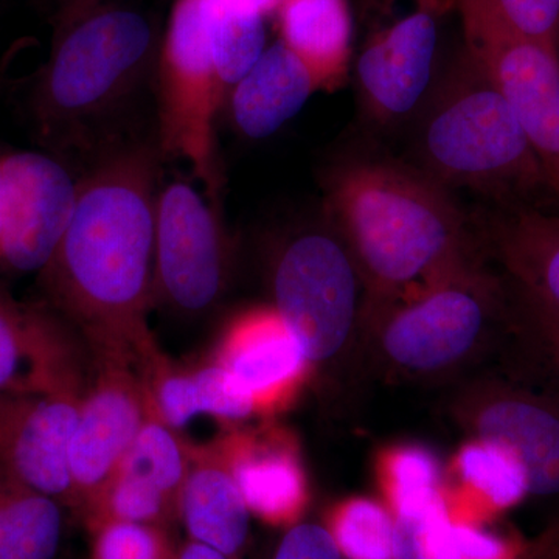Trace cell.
Here are the masks:
<instances>
[{
	"mask_svg": "<svg viewBox=\"0 0 559 559\" xmlns=\"http://www.w3.org/2000/svg\"><path fill=\"white\" fill-rule=\"evenodd\" d=\"M272 307L310 366L340 358L362 329L364 283L333 227L294 235L272 270Z\"/></svg>",
	"mask_w": 559,
	"mask_h": 559,
	"instance_id": "cell-7",
	"label": "cell"
},
{
	"mask_svg": "<svg viewBox=\"0 0 559 559\" xmlns=\"http://www.w3.org/2000/svg\"><path fill=\"white\" fill-rule=\"evenodd\" d=\"M250 516L219 441L191 447L189 474L179 499V520L190 540L241 559L248 547Z\"/></svg>",
	"mask_w": 559,
	"mask_h": 559,
	"instance_id": "cell-19",
	"label": "cell"
},
{
	"mask_svg": "<svg viewBox=\"0 0 559 559\" xmlns=\"http://www.w3.org/2000/svg\"><path fill=\"white\" fill-rule=\"evenodd\" d=\"M459 425L518 463L525 496L559 499V389L524 362L480 378L451 404Z\"/></svg>",
	"mask_w": 559,
	"mask_h": 559,
	"instance_id": "cell-8",
	"label": "cell"
},
{
	"mask_svg": "<svg viewBox=\"0 0 559 559\" xmlns=\"http://www.w3.org/2000/svg\"><path fill=\"white\" fill-rule=\"evenodd\" d=\"M474 229L503 277L559 310V216L536 205L492 204Z\"/></svg>",
	"mask_w": 559,
	"mask_h": 559,
	"instance_id": "cell-17",
	"label": "cell"
},
{
	"mask_svg": "<svg viewBox=\"0 0 559 559\" xmlns=\"http://www.w3.org/2000/svg\"><path fill=\"white\" fill-rule=\"evenodd\" d=\"M451 0H367L356 61L360 103L381 127L423 108L437 81L440 24Z\"/></svg>",
	"mask_w": 559,
	"mask_h": 559,
	"instance_id": "cell-9",
	"label": "cell"
},
{
	"mask_svg": "<svg viewBox=\"0 0 559 559\" xmlns=\"http://www.w3.org/2000/svg\"><path fill=\"white\" fill-rule=\"evenodd\" d=\"M11 223L0 270H44L60 245L75 207L79 180L57 157L40 151H7Z\"/></svg>",
	"mask_w": 559,
	"mask_h": 559,
	"instance_id": "cell-14",
	"label": "cell"
},
{
	"mask_svg": "<svg viewBox=\"0 0 559 559\" xmlns=\"http://www.w3.org/2000/svg\"><path fill=\"white\" fill-rule=\"evenodd\" d=\"M229 245L219 207L183 180L157 190L154 207V299L198 314L226 289Z\"/></svg>",
	"mask_w": 559,
	"mask_h": 559,
	"instance_id": "cell-12",
	"label": "cell"
},
{
	"mask_svg": "<svg viewBox=\"0 0 559 559\" xmlns=\"http://www.w3.org/2000/svg\"><path fill=\"white\" fill-rule=\"evenodd\" d=\"M218 441L250 514L272 525H296L308 488L288 433L274 428L234 430Z\"/></svg>",
	"mask_w": 559,
	"mask_h": 559,
	"instance_id": "cell-18",
	"label": "cell"
},
{
	"mask_svg": "<svg viewBox=\"0 0 559 559\" xmlns=\"http://www.w3.org/2000/svg\"><path fill=\"white\" fill-rule=\"evenodd\" d=\"M62 506L0 465V559H55Z\"/></svg>",
	"mask_w": 559,
	"mask_h": 559,
	"instance_id": "cell-23",
	"label": "cell"
},
{
	"mask_svg": "<svg viewBox=\"0 0 559 559\" xmlns=\"http://www.w3.org/2000/svg\"><path fill=\"white\" fill-rule=\"evenodd\" d=\"M325 212L362 278L369 333L412 286L423 289L485 260L473 221L419 168L342 162L326 178Z\"/></svg>",
	"mask_w": 559,
	"mask_h": 559,
	"instance_id": "cell-2",
	"label": "cell"
},
{
	"mask_svg": "<svg viewBox=\"0 0 559 559\" xmlns=\"http://www.w3.org/2000/svg\"><path fill=\"white\" fill-rule=\"evenodd\" d=\"M242 2L249 3L250 7H253V9L263 13L264 16H267V14L277 11L283 0H242Z\"/></svg>",
	"mask_w": 559,
	"mask_h": 559,
	"instance_id": "cell-38",
	"label": "cell"
},
{
	"mask_svg": "<svg viewBox=\"0 0 559 559\" xmlns=\"http://www.w3.org/2000/svg\"><path fill=\"white\" fill-rule=\"evenodd\" d=\"M190 457V444L180 439L176 430L165 425L148 406L145 421L117 473L138 477L159 489L178 510L179 518L180 492L189 474Z\"/></svg>",
	"mask_w": 559,
	"mask_h": 559,
	"instance_id": "cell-25",
	"label": "cell"
},
{
	"mask_svg": "<svg viewBox=\"0 0 559 559\" xmlns=\"http://www.w3.org/2000/svg\"><path fill=\"white\" fill-rule=\"evenodd\" d=\"M83 392L0 393V465L70 510L69 447Z\"/></svg>",
	"mask_w": 559,
	"mask_h": 559,
	"instance_id": "cell-13",
	"label": "cell"
},
{
	"mask_svg": "<svg viewBox=\"0 0 559 559\" xmlns=\"http://www.w3.org/2000/svg\"><path fill=\"white\" fill-rule=\"evenodd\" d=\"M92 559H175L165 528L138 522L110 521L91 530Z\"/></svg>",
	"mask_w": 559,
	"mask_h": 559,
	"instance_id": "cell-31",
	"label": "cell"
},
{
	"mask_svg": "<svg viewBox=\"0 0 559 559\" xmlns=\"http://www.w3.org/2000/svg\"><path fill=\"white\" fill-rule=\"evenodd\" d=\"M320 91L318 80L280 40L229 92L231 123L248 139H266Z\"/></svg>",
	"mask_w": 559,
	"mask_h": 559,
	"instance_id": "cell-21",
	"label": "cell"
},
{
	"mask_svg": "<svg viewBox=\"0 0 559 559\" xmlns=\"http://www.w3.org/2000/svg\"><path fill=\"white\" fill-rule=\"evenodd\" d=\"M153 22L130 7L98 2L60 11L47 64L32 95L44 140L83 143L123 108L154 60Z\"/></svg>",
	"mask_w": 559,
	"mask_h": 559,
	"instance_id": "cell-4",
	"label": "cell"
},
{
	"mask_svg": "<svg viewBox=\"0 0 559 559\" xmlns=\"http://www.w3.org/2000/svg\"><path fill=\"white\" fill-rule=\"evenodd\" d=\"M520 559H559V521L551 524Z\"/></svg>",
	"mask_w": 559,
	"mask_h": 559,
	"instance_id": "cell-36",
	"label": "cell"
},
{
	"mask_svg": "<svg viewBox=\"0 0 559 559\" xmlns=\"http://www.w3.org/2000/svg\"><path fill=\"white\" fill-rule=\"evenodd\" d=\"M90 348L94 371L84 385L69 447L72 510L81 518L116 476L148 414L139 359L121 349Z\"/></svg>",
	"mask_w": 559,
	"mask_h": 559,
	"instance_id": "cell-11",
	"label": "cell"
},
{
	"mask_svg": "<svg viewBox=\"0 0 559 559\" xmlns=\"http://www.w3.org/2000/svg\"><path fill=\"white\" fill-rule=\"evenodd\" d=\"M419 110V170L441 186L495 205L543 207L557 193L516 114L463 47Z\"/></svg>",
	"mask_w": 559,
	"mask_h": 559,
	"instance_id": "cell-3",
	"label": "cell"
},
{
	"mask_svg": "<svg viewBox=\"0 0 559 559\" xmlns=\"http://www.w3.org/2000/svg\"><path fill=\"white\" fill-rule=\"evenodd\" d=\"M370 334L399 373H450L498 337L513 336L507 280L484 263L466 267L393 305Z\"/></svg>",
	"mask_w": 559,
	"mask_h": 559,
	"instance_id": "cell-5",
	"label": "cell"
},
{
	"mask_svg": "<svg viewBox=\"0 0 559 559\" xmlns=\"http://www.w3.org/2000/svg\"><path fill=\"white\" fill-rule=\"evenodd\" d=\"M507 27L559 49V0H481Z\"/></svg>",
	"mask_w": 559,
	"mask_h": 559,
	"instance_id": "cell-32",
	"label": "cell"
},
{
	"mask_svg": "<svg viewBox=\"0 0 559 559\" xmlns=\"http://www.w3.org/2000/svg\"><path fill=\"white\" fill-rule=\"evenodd\" d=\"M455 474L471 495L495 507H507L524 498L522 471L507 452L487 441L471 439L455 457Z\"/></svg>",
	"mask_w": 559,
	"mask_h": 559,
	"instance_id": "cell-29",
	"label": "cell"
},
{
	"mask_svg": "<svg viewBox=\"0 0 559 559\" xmlns=\"http://www.w3.org/2000/svg\"><path fill=\"white\" fill-rule=\"evenodd\" d=\"M11 223V187L5 153L0 151V267Z\"/></svg>",
	"mask_w": 559,
	"mask_h": 559,
	"instance_id": "cell-35",
	"label": "cell"
},
{
	"mask_svg": "<svg viewBox=\"0 0 559 559\" xmlns=\"http://www.w3.org/2000/svg\"><path fill=\"white\" fill-rule=\"evenodd\" d=\"M159 156L145 143H128L79 179L68 227L39 272L50 304L90 347L139 359L157 348L148 311Z\"/></svg>",
	"mask_w": 559,
	"mask_h": 559,
	"instance_id": "cell-1",
	"label": "cell"
},
{
	"mask_svg": "<svg viewBox=\"0 0 559 559\" xmlns=\"http://www.w3.org/2000/svg\"><path fill=\"white\" fill-rule=\"evenodd\" d=\"M102 0H61V11L81 9V7L94 5Z\"/></svg>",
	"mask_w": 559,
	"mask_h": 559,
	"instance_id": "cell-39",
	"label": "cell"
},
{
	"mask_svg": "<svg viewBox=\"0 0 559 559\" xmlns=\"http://www.w3.org/2000/svg\"><path fill=\"white\" fill-rule=\"evenodd\" d=\"M272 559H345L330 530L312 522H297L280 539Z\"/></svg>",
	"mask_w": 559,
	"mask_h": 559,
	"instance_id": "cell-33",
	"label": "cell"
},
{
	"mask_svg": "<svg viewBox=\"0 0 559 559\" xmlns=\"http://www.w3.org/2000/svg\"><path fill=\"white\" fill-rule=\"evenodd\" d=\"M507 280V278H506ZM513 345L525 364L559 389V310L507 280Z\"/></svg>",
	"mask_w": 559,
	"mask_h": 559,
	"instance_id": "cell-26",
	"label": "cell"
},
{
	"mask_svg": "<svg viewBox=\"0 0 559 559\" xmlns=\"http://www.w3.org/2000/svg\"><path fill=\"white\" fill-rule=\"evenodd\" d=\"M326 528L345 559H393V514L374 500H347L334 510Z\"/></svg>",
	"mask_w": 559,
	"mask_h": 559,
	"instance_id": "cell-28",
	"label": "cell"
},
{
	"mask_svg": "<svg viewBox=\"0 0 559 559\" xmlns=\"http://www.w3.org/2000/svg\"><path fill=\"white\" fill-rule=\"evenodd\" d=\"M176 559V558H175Z\"/></svg>",
	"mask_w": 559,
	"mask_h": 559,
	"instance_id": "cell-41",
	"label": "cell"
},
{
	"mask_svg": "<svg viewBox=\"0 0 559 559\" xmlns=\"http://www.w3.org/2000/svg\"><path fill=\"white\" fill-rule=\"evenodd\" d=\"M215 360L249 390L259 414L285 406L310 367L272 305L234 318L221 337Z\"/></svg>",
	"mask_w": 559,
	"mask_h": 559,
	"instance_id": "cell-16",
	"label": "cell"
},
{
	"mask_svg": "<svg viewBox=\"0 0 559 559\" xmlns=\"http://www.w3.org/2000/svg\"><path fill=\"white\" fill-rule=\"evenodd\" d=\"M275 13L280 43L307 66L320 91L340 86L352 60L348 0H283Z\"/></svg>",
	"mask_w": 559,
	"mask_h": 559,
	"instance_id": "cell-22",
	"label": "cell"
},
{
	"mask_svg": "<svg viewBox=\"0 0 559 559\" xmlns=\"http://www.w3.org/2000/svg\"><path fill=\"white\" fill-rule=\"evenodd\" d=\"M547 175H549V179L551 186H554V190L559 194V160L557 164L551 165L549 170H547Z\"/></svg>",
	"mask_w": 559,
	"mask_h": 559,
	"instance_id": "cell-40",
	"label": "cell"
},
{
	"mask_svg": "<svg viewBox=\"0 0 559 559\" xmlns=\"http://www.w3.org/2000/svg\"><path fill=\"white\" fill-rule=\"evenodd\" d=\"M393 559H462L441 492L393 510Z\"/></svg>",
	"mask_w": 559,
	"mask_h": 559,
	"instance_id": "cell-27",
	"label": "cell"
},
{
	"mask_svg": "<svg viewBox=\"0 0 559 559\" xmlns=\"http://www.w3.org/2000/svg\"><path fill=\"white\" fill-rule=\"evenodd\" d=\"M381 473L393 510L440 492L439 462L426 448H393L382 457Z\"/></svg>",
	"mask_w": 559,
	"mask_h": 559,
	"instance_id": "cell-30",
	"label": "cell"
},
{
	"mask_svg": "<svg viewBox=\"0 0 559 559\" xmlns=\"http://www.w3.org/2000/svg\"><path fill=\"white\" fill-rule=\"evenodd\" d=\"M75 337L55 312L0 293V393L84 388Z\"/></svg>",
	"mask_w": 559,
	"mask_h": 559,
	"instance_id": "cell-15",
	"label": "cell"
},
{
	"mask_svg": "<svg viewBox=\"0 0 559 559\" xmlns=\"http://www.w3.org/2000/svg\"><path fill=\"white\" fill-rule=\"evenodd\" d=\"M143 382L151 409L175 430L200 415L240 423L259 414L249 390L216 360L194 370H178L160 355L145 370Z\"/></svg>",
	"mask_w": 559,
	"mask_h": 559,
	"instance_id": "cell-20",
	"label": "cell"
},
{
	"mask_svg": "<svg viewBox=\"0 0 559 559\" xmlns=\"http://www.w3.org/2000/svg\"><path fill=\"white\" fill-rule=\"evenodd\" d=\"M159 154L186 162L219 207L216 116L226 87L213 61L205 0H176L159 53Z\"/></svg>",
	"mask_w": 559,
	"mask_h": 559,
	"instance_id": "cell-6",
	"label": "cell"
},
{
	"mask_svg": "<svg viewBox=\"0 0 559 559\" xmlns=\"http://www.w3.org/2000/svg\"><path fill=\"white\" fill-rule=\"evenodd\" d=\"M176 559H230L221 551L212 549V547L204 546V544L189 543L183 544L178 551H176Z\"/></svg>",
	"mask_w": 559,
	"mask_h": 559,
	"instance_id": "cell-37",
	"label": "cell"
},
{
	"mask_svg": "<svg viewBox=\"0 0 559 559\" xmlns=\"http://www.w3.org/2000/svg\"><path fill=\"white\" fill-rule=\"evenodd\" d=\"M452 528L462 559H502L506 555L500 540L476 525L452 521Z\"/></svg>",
	"mask_w": 559,
	"mask_h": 559,
	"instance_id": "cell-34",
	"label": "cell"
},
{
	"mask_svg": "<svg viewBox=\"0 0 559 559\" xmlns=\"http://www.w3.org/2000/svg\"><path fill=\"white\" fill-rule=\"evenodd\" d=\"M213 61L227 97L266 50L264 14L242 0H205Z\"/></svg>",
	"mask_w": 559,
	"mask_h": 559,
	"instance_id": "cell-24",
	"label": "cell"
},
{
	"mask_svg": "<svg viewBox=\"0 0 559 559\" xmlns=\"http://www.w3.org/2000/svg\"><path fill=\"white\" fill-rule=\"evenodd\" d=\"M463 49L516 114L546 171L559 160V49L507 27L481 0H451Z\"/></svg>",
	"mask_w": 559,
	"mask_h": 559,
	"instance_id": "cell-10",
	"label": "cell"
}]
</instances>
